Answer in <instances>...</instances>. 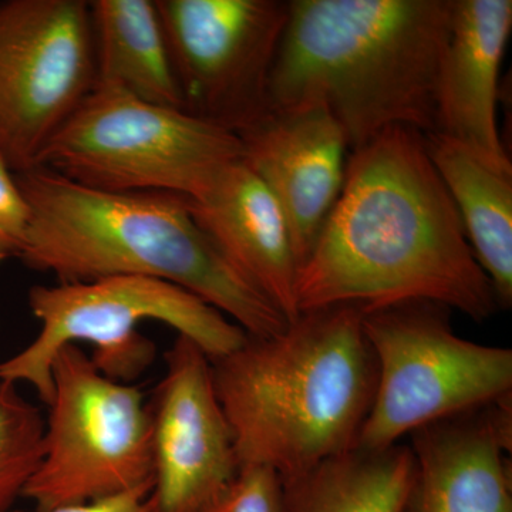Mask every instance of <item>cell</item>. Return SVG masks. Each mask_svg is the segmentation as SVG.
<instances>
[{
	"label": "cell",
	"instance_id": "18",
	"mask_svg": "<svg viewBox=\"0 0 512 512\" xmlns=\"http://www.w3.org/2000/svg\"><path fill=\"white\" fill-rule=\"evenodd\" d=\"M414 477L412 450L353 447L284 483L286 512H402Z\"/></svg>",
	"mask_w": 512,
	"mask_h": 512
},
{
	"label": "cell",
	"instance_id": "8",
	"mask_svg": "<svg viewBox=\"0 0 512 512\" xmlns=\"http://www.w3.org/2000/svg\"><path fill=\"white\" fill-rule=\"evenodd\" d=\"M43 458L23 497L36 512L153 485L150 419L143 393L109 379L79 345L52 365Z\"/></svg>",
	"mask_w": 512,
	"mask_h": 512
},
{
	"label": "cell",
	"instance_id": "10",
	"mask_svg": "<svg viewBox=\"0 0 512 512\" xmlns=\"http://www.w3.org/2000/svg\"><path fill=\"white\" fill-rule=\"evenodd\" d=\"M184 110L239 133L268 111L284 0H156Z\"/></svg>",
	"mask_w": 512,
	"mask_h": 512
},
{
	"label": "cell",
	"instance_id": "17",
	"mask_svg": "<svg viewBox=\"0 0 512 512\" xmlns=\"http://www.w3.org/2000/svg\"><path fill=\"white\" fill-rule=\"evenodd\" d=\"M90 20L96 84L184 110L156 0H93Z\"/></svg>",
	"mask_w": 512,
	"mask_h": 512
},
{
	"label": "cell",
	"instance_id": "14",
	"mask_svg": "<svg viewBox=\"0 0 512 512\" xmlns=\"http://www.w3.org/2000/svg\"><path fill=\"white\" fill-rule=\"evenodd\" d=\"M188 205L225 259L289 323L298 319L299 266L281 208L242 158L218 171Z\"/></svg>",
	"mask_w": 512,
	"mask_h": 512
},
{
	"label": "cell",
	"instance_id": "2",
	"mask_svg": "<svg viewBox=\"0 0 512 512\" xmlns=\"http://www.w3.org/2000/svg\"><path fill=\"white\" fill-rule=\"evenodd\" d=\"M454 0H291L268 110L322 107L350 153L392 128L436 131Z\"/></svg>",
	"mask_w": 512,
	"mask_h": 512
},
{
	"label": "cell",
	"instance_id": "5",
	"mask_svg": "<svg viewBox=\"0 0 512 512\" xmlns=\"http://www.w3.org/2000/svg\"><path fill=\"white\" fill-rule=\"evenodd\" d=\"M28 301L40 322L39 333L0 363V380L29 384L46 406L52 400L53 360L66 346L89 343L93 365L109 379L130 384L156 359L153 340L138 330L146 320L177 330L211 360L234 352L248 339L244 329L194 293L144 276L36 285Z\"/></svg>",
	"mask_w": 512,
	"mask_h": 512
},
{
	"label": "cell",
	"instance_id": "21",
	"mask_svg": "<svg viewBox=\"0 0 512 512\" xmlns=\"http://www.w3.org/2000/svg\"><path fill=\"white\" fill-rule=\"evenodd\" d=\"M32 210L15 173L0 154V258H19L28 241Z\"/></svg>",
	"mask_w": 512,
	"mask_h": 512
},
{
	"label": "cell",
	"instance_id": "16",
	"mask_svg": "<svg viewBox=\"0 0 512 512\" xmlns=\"http://www.w3.org/2000/svg\"><path fill=\"white\" fill-rule=\"evenodd\" d=\"M427 153L456 205L498 308L512 305V170L440 133L424 134Z\"/></svg>",
	"mask_w": 512,
	"mask_h": 512
},
{
	"label": "cell",
	"instance_id": "3",
	"mask_svg": "<svg viewBox=\"0 0 512 512\" xmlns=\"http://www.w3.org/2000/svg\"><path fill=\"white\" fill-rule=\"evenodd\" d=\"M32 210L19 259L59 284L144 276L194 293L251 338L289 322L235 271L173 192H113L74 183L43 167L15 173Z\"/></svg>",
	"mask_w": 512,
	"mask_h": 512
},
{
	"label": "cell",
	"instance_id": "22",
	"mask_svg": "<svg viewBox=\"0 0 512 512\" xmlns=\"http://www.w3.org/2000/svg\"><path fill=\"white\" fill-rule=\"evenodd\" d=\"M148 495H150V490L138 488V490L109 495V497L99 498V500L63 505V507L42 512H154Z\"/></svg>",
	"mask_w": 512,
	"mask_h": 512
},
{
	"label": "cell",
	"instance_id": "9",
	"mask_svg": "<svg viewBox=\"0 0 512 512\" xmlns=\"http://www.w3.org/2000/svg\"><path fill=\"white\" fill-rule=\"evenodd\" d=\"M96 82L90 2H0V154L13 173L36 167Z\"/></svg>",
	"mask_w": 512,
	"mask_h": 512
},
{
	"label": "cell",
	"instance_id": "4",
	"mask_svg": "<svg viewBox=\"0 0 512 512\" xmlns=\"http://www.w3.org/2000/svg\"><path fill=\"white\" fill-rule=\"evenodd\" d=\"M211 363L239 468L268 467L282 480L353 448L375 399L359 306L302 312L284 332L248 336Z\"/></svg>",
	"mask_w": 512,
	"mask_h": 512
},
{
	"label": "cell",
	"instance_id": "19",
	"mask_svg": "<svg viewBox=\"0 0 512 512\" xmlns=\"http://www.w3.org/2000/svg\"><path fill=\"white\" fill-rule=\"evenodd\" d=\"M45 417L20 394L18 384L0 380V512L12 511L42 463Z\"/></svg>",
	"mask_w": 512,
	"mask_h": 512
},
{
	"label": "cell",
	"instance_id": "13",
	"mask_svg": "<svg viewBox=\"0 0 512 512\" xmlns=\"http://www.w3.org/2000/svg\"><path fill=\"white\" fill-rule=\"evenodd\" d=\"M409 437L414 477L402 512H512V396Z\"/></svg>",
	"mask_w": 512,
	"mask_h": 512
},
{
	"label": "cell",
	"instance_id": "11",
	"mask_svg": "<svg viewBox=\"0 0 512 512\" xmlns=\"http://www.w3.org/2000/svg\"><path fill=\"white\" fill-rule=\"evenodd\" d=\"M154 512H202L237 477L234 434L215 390L210 357L177 335L147 403Z\"/></svg>",
	"mask_w": 512,
	"mask_h": 512
},
{
	"label": "cell",
	"instance_id": "6",
	"mask_svg": "<svg viewBox=\"0 0 512 512\" xmlns=\"http://www.w3.org/2000/svg\"><path fill=\"white\" fill-rule=\"evenodd\" d=\"M242 156L241 138L228 128L96 84L36 167L94 190L194 198Z\"/></svg>",
	"mask_w": 512,
	"mask_h": 512
},
{
	"label": "cell",
	"instance_id": "15",
	"mask_svg": "<svg viewBox=\"0 0 512 512\" xmlns=\"http://www.w3.org/2000/svg\"><path fill=\"white\" fill-rule=\"evenodd\" d=\"M512 30L511 0H454L436 86V131L512 170L498 131L500 69Z\"/></svg>",
	"mask_w": 512,
	"mask_h": 512
},
{
	"label": "cell",
	"instance_id": "20",
	"mask_svg": "<svg viewBox=\"0 0 512 512\" xmlns=\"http://www.w3.org/2000/svg\"><path fill=\"white\" fill-rule=\"evenodd\" d=\"M202 512H286L284 483L271 468L241 467L232 483Z\"/></svg>",
	"mask_w": 512,
	"mask_h": 512
},
{
	"label": "cell",
	"instance_id": "12",
	"mask_svg": "<svg viewBox=\"0 0 512 512\" xmlns=\"http://www.w3.org/2000/svg\"><path fill=\"white\" fill-rule=\"evenodd\" d=\"M238 136L242 160L284 214L301 269L342 191L348 138L322 107L268 110Z\"/></svg>",
	"mask_w": 512,
	"mask_h": 512
},
{
	"label": "cell",
	"instance_id": "1",
	"mask_svg": "<svg viewBox=\"0 0 512 512\" xmlns=\"http://www.w3.org/2000/svg\"><path fill=\"white\" fill-rule=\"evenodd\" d=\"M299 313L430 301L484 322L498 309L446 185L410 128L352 151L335 207L296 282Z\"/></svg>",
	"mask_w": 512,
	"mask_h": 512
},
{
	"label": "cell",
	"instance_id": "7",
	"mask_svg": "<svg viewBox=\"0 0 512 512\" xmlns=\"http://www.w3.org/2000/svg\"><path fill=\"white\" fill-rule=\"evenodd\" d=\"M377 387L355 446L380 450L427 424L512 396V350L460 338L451 309L409 301L363 311Z\"/></svg>",
	"mask_w": 512,
	"mask_h": 512
}]
</instances>
